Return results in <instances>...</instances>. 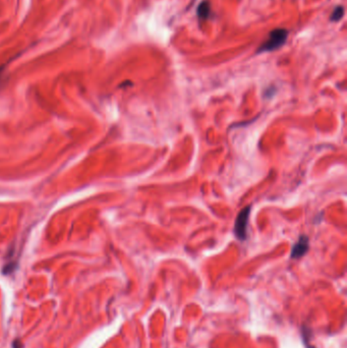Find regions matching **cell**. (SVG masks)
I'll use <instances>...</instances> for the list:
<instances>
[{
    "mask_svg": "<svg viewBox=\"0 0 347 348\" xmlns=\"http://www.w3.org/2000/svg\"><path fill=\"white\" fill-rule=\"evenodd\" d=\"M288 37V31L285 29H275L273 30L269 39L263 43L260 48L258 49V53H263V52H270L274 51L280 47H282L287 40Z\"/></svg>",
    "mask_w": 347,
    "mask_h": 348,
    "instance_id": "1",
    "label": "cell"
},
{
    "mask_svg": "<svg viewBox=\"0 0 347 348\" xmlns=\"http://www.w3.org/2000/svg\"><path fill=\"white\" fill-rule=\"evenodd\" d=\"M250 213V207H246L240 211L234 225V234L239 240H245L247 238V228Z\"/></svg>",
    "mask_w": 347,
    "mask_h": 348,
    "instance_id": "2",
    "label": "cell"
},
{
    "mask_svg": "<svg viewBox=\"0 0 347 348\" xmlns=\"http://www.w3.org/2000/svg\"><path fill=\"white\" fill-rule=\"evenodd\" d=\"M309 250V238L306 235H301L296 245L293 246L290 258L291 259H299L307 254Z\"/></svg>",
    "mask_w": 347,
    "mask_h": 348,
    "instance_id": "3",
    "label": "cell"
},
{
    "mask_svg": "<svg viewBox=\"0 0 347 348\" xmlns=\"http://www.w3.org/2000/svg\"><path fill=\"white\" fill-rule=\"evenodd\" d=\"M210 13H211L210 2L207 1V0H205V1L201 2V4L198 5V10H197V15L199 19H207L210 17Z\"/></svg>",
    "mask_w": 347,
    "mask_h": 348,
    "instance_id": "4",
    "label": "cell"
},
{
    "mask_svg": "<svg viewBox=\"0 0 347 348\" xmlns=\"http://www.w3.org/2000/svg\"><path fill=\"white\" fill-rule=\"evenodd\" d=\"M344 16V7L343 6H336V8L333 10L331 15V20L332 22H338Z\"/></svg>",
    "mask_w": 347,
    "mask_h": 348,
    "instance_id": "5",
    "label": "cell"
},
{
    "mask_svg": "<svg viewBox=\"0 0 347 348\" xmlns=\"http://www.w3.org/2000/svg\"><path fill=\"white\" fill-rule=\"evenodd\" d=\"M308 348H314V346H310V345H308Z\"/></svg>",
    "mask_w": 347,
    "mask_h": 348,
    "instance_id": "6",
    "label": "cell"
}]
</instances>
